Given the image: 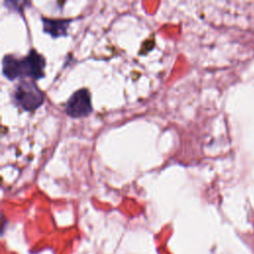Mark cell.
Instances as JSON below:
<instances>
[{
	"label": "cell",
	"mask_w": 254,
	"mask_h": 254,
	"mask_svg": "<svg viewBox=\"0 0 254 254\" xmlns=\"http://www.w3.org/2000/svg\"><path fill=\"white\" fill-rule=\"evenodd\" d=\"M45 58L34 49H31L24 58L18 59L13 55H6L2 60V73L9 80L41 79L45 76Z\"/></svg>",
	"instance_id": "cell-1"
},
{
	"label": "cell",
	"mask_w": 254,
	"mask_h": 254,
	"mask_svg": "<svg viewBox=\"0 0 254 254\" xmlns=\"http://www.w3.org/2000/svg\"><path fill=\"white\" fill-rule=\"evenodd\" d=\"M14 103L25 111H34L43 105L45 95L33 79H22L12 94Z\"/></svg>",
	"instance_id": "cell-2"
},
{
	"label": "cell",
	"mask_w": 254,
	"mask_h": 254,
	"mask_svg": "<svg viewBox=\"0 0 254 254\" xmlns=\"http://www.w3.org/2000/svg\"><path fill=\"white\" fill-rule=\"evenodd\" d=\"M65 113L72 118L88 116L92 112L90 92L86 88L74 91L67 99L64 107Z\"/></svg>",
	"instance_id": "cell-3"
},
{
	"label": "cell",
	"mask_w": 254,
	"mask_h": 254,
	"mask_svg": "<svg viewBox=\"0 0 254 254\" xmlns=\"http://www.w3.org/2000/svg\"><path fill=\"white\" fill-rule=\"evenodd\" d=\"M43 23V30L46 34L52 38L57 39L60 37H65L67 35V29L71 23V19H51L41 18Z\"/></svg>",
	"instance_id": "cell-4"
},
{
	"label": "cell",
	"mask_w": 254,
	"mask_h": 254,
	"mask_svg": "<svg viewBox=\"0 0 254 254\" xmlns=\"http://www.w3.org/2000/svg\"><path fill=\"white\" fill-rule=\"evenodd\" d=\"M4 5L7 9L22 14L25 7L29 6V0H4Z\"/></svg>",
	"instance_id": "cell-5"
}]
</instances>
